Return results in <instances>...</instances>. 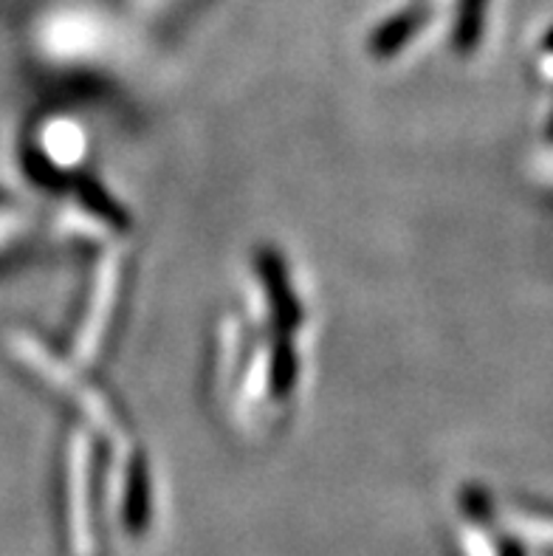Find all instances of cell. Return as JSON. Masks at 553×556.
<instances>
[{
	"label": "cell",
	"instance_id": "obj_1",
	"mask_svg": "<svg viewBox=\"0 0 553 556\" xmlns=\"http://www.w3.org/2000/svg\"><path fill=\"white\" fill-rule=\"evenodd\" d=\"M548 49H551V51H553V35H551V37H548Z\"/></svg>",
	"mask_w": 553,
	"mask_h": 556
},
{
	"label": "cell",
	"instance_id": "obj_2",
	"mask_svg": "<svg viewBox=\"0 0 553 556\" xmlns=\"http://www.w3.org/2000/svg\"><path fill=\"white\" fill-rule=\"evenodd\" d=\"M551 134H553V119H551Z\"/></svg>",
	"mask_w": 553,
	"mask_h": 556
}]
</instances>
